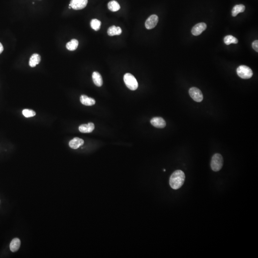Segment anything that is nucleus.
Listing matches in <instances>:
<instances>
[{
    "label": "nucleus",
    "mask_w": 258,
    "mask_h": 258,
    "mask_svg": "<svg viewBox=\"0 0 258 258\" xmlns=\"http://www.w3.org/2000/svg\"><path fill=\"white\" fill-rule=\"evenodd\" d=\"M185 173L181 170H178L174 171L170 177L169 183L172 188L178 189L182 187L185 182Z\"/></svg>",
    "instance_id": "obj_1"
},
{
    "label": "nucleus",
    "mask_w": 258,
    "mask_h": 258,
    "mask_svg": "<svg viewBox=\"0 0 258 258\" xmlns=\"http://www.w3.org/2000/svg\"><path fill=\"white\" fill-rule=\"evenodd\" d=\"M223 165V157L220 153H216L213 156L211 161V167L213 171L218 172L220 171Z\"/></svg>",
    "instance_id": "obj_2"
},
{
    "label": "nucleus",
    "mask_w": 258,
    "mask_h": 258,
    "mask_svg": "<svg viewBox=\"0 0 258 258\" xmlns=\"http://www.w3.org/2000/svg\"><path fill=\"white\" fill-rule=\"evenodd\" d=\"M124 81L128 88L132 90H135L138 87L137 80L134 76L130 73H126L124 77Z\"/></svg>",
    "instance_id": "obj_3"
},
{
    "label": "nucleus",
    "mask_w": 258,
    "mask_h": 258,
    "mask_svg": "<svg viewBox=\"0 0 258 258\" xmlns=\"http://www.w3.org/2000/svg\"><path fill=\"white\" fill-rule=\"evenodd\" d=\"M238 75L243 79H249L253 75V72L250 67L242 65L237 69Z\"/></svg>",
    "instance_id": "obj_4"
},
{
    "label": "nucleus",
    "mask_w": 258,
    "mask_h": 258,
    "mask_svg": "<svg viewBox=\"0 0 258 258\" xmlns=\"http://www.w3.org/2000/svg\"><path fill=\"white\" fill-rule=\"evenodd\" d=\"M190 96L193 100L197 102H200L203 100V95L200 89L196 87H192L189 90Z\"/></svg>",
    "instance_id": "obj_5"
},
{
    "label": "nucleus",
    "mask_w": 258,
    "mask_h": 258,
    "mask_svg": "<svg viewBox=\"0 0 258 258\" xmlns=\"http://www.w3.org/2000/svg\"><path fill=\"white\" fill-rule=\"evenodd\" d=\"M87 3L88 0H71L70 5L72 8L78 10L84 8Z\"/></svg>",
    "instance_id": "obj_6"
},
{
    "label": "nucleus",
    "mask_w": 258,
    "mask_h": 258,
    "mask_svg": "<svg viewBox=\"0 0 258 258\" xmlns=\"http://www.w3.org/2000/svg\"><path fill=\"white\" fill-rule=\"evenodd\" d=\"M158 22V17L156 15L151 16L145 22V27L147 29L155 28Z\"/></svg>",
    "instance_id": "obj_7"
},
{
    "label": "nucleus",
    "mask_w": 258,
    "mask_h": 258,
    "mask_svg": "<svg viewBox=\"0 0 258 258\" xmlns=\"http://www.w3.org/2000/svg\"><path fill=\"white\" fill-rule=\"evenodd\" d=\"M206 25L204 23H200L195 25L192 29V34L195 36L200 35L206 29Z\"/></svg>",
    "instance_id": "obj_8"
},
{
    "label": "nucleus",
    "mask_w": 258,
    "mask_h": 258,
    "mask_svg": "<svg viewBox=\"0 0 258 258\" xmlns=\"http://www.w3.org/2000/svg\"><path fill=\"white\" fill-rule=\"evenodd\" d=\"M151 124L157 128H164L166 126L165 121L161 117L153 118L151 120Z\"/></svg>",
    "instance_id": "obj_9"
},
{
    "label": "nucleus",
    "mask_w": 258,
    "mask_h": 258,
    "mask_svg": "<svg viewBox=\"0 0 258 258\" xmlns=\"http://www.w3.org/2000/svg\"><path fill=\"white\" fill-rule=\"evenodd\" d=\"M84 143V140L78 137H75L70 141L69 143V145L71 148L73 149H77L80 146L83 145Z\"/></svg>",
    "instance_id": "obj_10"
},
{
    "label": "nucleus",
    "mask_w": 258,
    "mask_h": 258,
    "mask_svg": "<svg viewBox=\"0 0 258 258\" xmlns=\"http://www.w3.org/2000/svg\"><path fill=\"white\" fill-rule=\"evenodd\" d=\"M95 128V125L92 122H89L88 124H82L79 127V131L82 133H90L93 131Z\"/></svg>",
    "instance_id": "obj_11"
},
{
    "label": "nucleus",
    "mask_w": 258,
    "mask_h": 258,
    "mask_svg": "<svg viewBox=\"0 0 258 258\" xmlns=\"http://www.w3.org/2000/svg\"><path fill=\"white\" fill-rule=\"evenodd\" d=\"M80 101L81 103L86 106H93L95 104V101L91 97H88L87 96L82 95L80 97Z\"/></svg>",
    "instance_id": "obj_12"
},
{
    "label": "nucleus",
    "mask_w": 258,
    "mask_h": 258,
    "mask_svg": "<svg viewBox=\"0 0 258 258\" xmlns=\"http://www.w3.org/2000/svg\"><path fill=\"white\" fill-rule=\"evenodd\" d=\"M21 246V241L18 238H15L11 241L10 245V249L13 252L17 251L19 250Z\"/></svg>",
    "instance_id": "obj_13"
},
{
    "label": "nucleus",
    "mask_w": 258,
    "mask_h": 258,
    "mask_svg": "<svg viewBox=\"0 0 258 258\" xmlns=\"http://www.w3.org/2000/svg\"><path fill=\"white\" fill-rule=\"evenodd\" d=\"M93 79L94 83L97 87H101L102 85V78L99 72L95 71L93 73Z\"/></svg>",
    "instance_id": "obj_14"
},
{
    "label": "nucleus",
    "mask_w": 258,
    "mask_h": 258,
    "mask_svg": "<svg viewBox=\"0 0 258 258\" xmlns=\"http://www.w3.org/2000/svg\"><path fill=\"white\" fill-rule=\"evenodd\" d=\"M41 61V57L38 54H34L30 57L29 64L31 67H34L39 63Z\"/></svg>",
    "instance_id": "obj_15"
},
{
    "label": "nucleus",
    "mask_w": 258,
    "mask_h": 258,
    "mask_svg": "<svg viewBox=\"0 0 258 258\" xmlns=\"http://www.w3.org/2000/svg\"><path fill=\"white\" fill-rule=\"evenodd\" d=\"M122 32V30L120 27H116L115 25H112L108 29V35L110 36H114V35H120Z\"/></svg>",
    "instance_id": "obj_16"
},
{
    "label": "nucleus",
    "mask_w": 258,
    "mask_h": 258,
    "mask_svg": "<svg viewBox=\"0 0 258 258\" xmlns=\"http://www.w3.org/2000/svg\"><path fill=\"white\" fill-rule=\"evenodd\" d=\"M245 10V7L243 4L236 5L233 7L232 10V15L233 16H236L239 13H242Z\"/></svg>",
    "instance_id": "obj_17"
},
{
    "label": "nucleus",
    "mask_w": 258,
    "mask_h": 258,
    "mask_svg": "<svg viewBox=\"0 0 258 258\" xmlns=\"http://www.w3.org/2000/svg\"><path fill=\"white\" fill-rule=\"evenodd\" d=\"M79 42L77 40L72 39L66 45V48L70 51H74L78 48Z\"/></svg>",
    "instance_id": "obj_18"
},
{
    "label": "nucleus",
    "mask_w": 258,
    "mask_h": 258,
    "mask_svg": "<svg viewBox=\"0 0 258 258\" xmlns=\"http://www.w3.org/2000/svg\"><path fill=\"white\" fill-rule=\"evenodd\" d=\"M108 7L109 9L112 11H117L120 9V5L118 2L115 1H112L108 3Z\"/></svg>",
    "instance_id": "obj_19"
},
{
    "label": "nucleus",
    "mask_w": 258,
    "mask_h": 258,
    "mask_svg": "<svg viewBox=\"0 0 258 258\" xmlns=\"http://www.w3.org/2000/svg\"><path fill=\"white\" fill-rule=\"evenodd\" d=\"M224 41L226 45H229L231 44H237L238 40L232 35H227L224 38Z\"/></svg>",
    "instance_id": "obj_20"
},
{
    "label": "nucleus",
    "mask_w": 258,
    "mask_h": 258,
    "mask_svg": "<svg viewBox=\"0 0 258 258\" xmlns=\"http://www.w3.org/2000/svg\"><path fill=\"white\" fill-rule=\"evenodd\" d=\"M90 25L93 30L98 31L101 28V22L97 19H93L90 22Z\"/></svg>",
    "instance_id": "obj_21"
},
{
    "label": "nucleus",
    "mask_w": 258,
    "mask_h": 258,
    "mask_svg": "<svg viewBox=\"0 0 258 258\" xmlns=\"http://www.w3.org/2000/svg\"><path fill=\"white\" fill-rule=\"evenodd\" d=\"M23 115L24 116H25L26 118L32 117H34L36 115V113L33 110H28V109H25L23 110Z\"/></svg>",
    "instance_id": "obj_22"
},
{
    "label": "nucleus",
    "mask_w": 258,
    "mask_h": 258,
    "mask_svg": "<svg viewBox=\"0 0 258 258\" xmlns=\"http://www.w3.org/2000/svg\"><path fill=\"white\" fill-rule=\"evenodd\" d=\"M252 48L254 49V50H255L256 52L258 51V41L255 40L252 44Z\"/></svg>",
    "instance_id": "obj_23"
},
{
    "label": "nucleus",
    "mask_w": 258,
    "mask_h": 258,
    "mask_svg": "<svg viewBox=\"0 0 258 258\" xmlns=\"http://www.w3.org/2000/svg\"><path fill=\"white\" fill-rule=\"evenodd\" d=\"M3 50V47L2 46V44L0 43V54L2 53Z\"/></svg>",
    "instance_id": "obj_24"
}]
</instances>
